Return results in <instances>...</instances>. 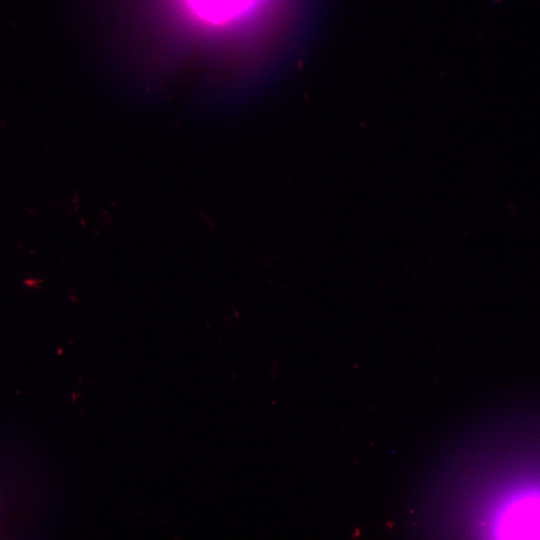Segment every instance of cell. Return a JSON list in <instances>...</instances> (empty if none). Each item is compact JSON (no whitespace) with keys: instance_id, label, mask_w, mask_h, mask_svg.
Wrapping results in <instances>:
<instances>
[{"instance_id":"obj_1","label":"cell","mask_w":540,"mask_h":540,"mask_svg":"<svg viewBox=\"0 0 540 540\" xmlns=\"http://www.w3.org/2000/svg\"><path fill=\"white\" fill-rule=\"evenodd\" d=\"M193 9L210 21H223L244 10L252 0H188Z\"/></svg>"}]
</instances>
